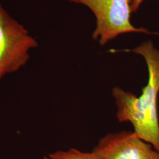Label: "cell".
I'll list each match as a JSON object with an SVG mask.
<instances>
[{
    "label": "cell",
    "instance_id": "1",
    "mask_svg": "<svg viewBox=\"0 0 159 159\" xmlns=\"http://www.w3.org/2000/svg\"><path fill=\"white\" fill-rule=\"evenodd\" d=\"M129 51L144 59L148 83L139 96L119 87L114 88L112 95L117 107L116 117L120 123H130L137 136L159 152V50L152 41H148Z\"/></svg>",
    "mask_w": 159,
    "mask_h": 159
},
{
    "label": "cell",
    "instance_id": "2",
    "mask_svg": "<svg viewBox=\"0 0 159 159\" xmlns=\"http://www.w3.org/2000/svg\"><path fill=\"white\" fill-rule=\"evenodd\" d=\"M38 46L23 25L10 16L0 5V81L28 62L29 51Z\"/></svg>",
    "mask_w": 159,
    "mask_h": 159
},
{
    "label": "cell",
    "instance_id": "4",
    "mask_svg": "<svg viewBox=\"0 0 159 159\" xmlns=\"http://www.w3.org/2000/svg\"><path fill=\"white\" fill-rule=\"evenodd\" d=\"M92 152L100 159H159V152L133 131L108 133Z\"/></svg>",
    "mask_w": 159,
    "mask_h": 159
},
{
    "label": "cell",
    "instance_id": "5",
    "mask_svg": "<svg viewBox=\"0 0 159 159\" xmlns=\"http://www.w3.org/2000/svg\"><path fill=\"white\" fill-rule=\"evenodd\" d=\"M51 159H100L94 152H83L71 148L68 150H59L48 156Z\"/></svg>",
    "mask_w": 159,
    "mask_h": 159
},
{
    "label": "cell",
    "instance_id": "3",
    "mask_svg": "<svg viewBox=\"0 0 159 159\" xmlns=\"http://www.w3.org/2000/svg\"><path fill=\"white\" fill-rule=\"evenodd\" d=\"M87 6L97 18L96 29L93 37L101 46L121 34L127 33H148L147 29H137L130 21V7L129 0H70Z\"/></svg>",
    "mask_w": 159,
    "mask_h": 159
},
{
    "label": "cell",
    "instance_id": "6",
    "mask_svg": "<svg viewBox=\"0 0 159 159\" xmlns=\"http://www.w3.org/2000/svg\"><path fill=\"white\" fill-rule=\"evenodd\" d=\"M144 0H129L131 12H136Z\"/></svg>",
    "mask_w": 159,
    "mask_h": 159
},
{
    "label": "cell",
    "instance_id": "7",
    "mask_svg": "<svg viewBox=\"0 0 159 159\" xmlns=\"http://www.w3.org/2000/svg\"><path fill=\"white\" fill-rule=\"evenodd\" d=\"M43 159H51L48 156H45L43 157Z\"/></svg>",
    "mask_w": 159,
    "mask_h": 159
}]
</instances>
